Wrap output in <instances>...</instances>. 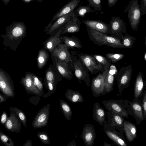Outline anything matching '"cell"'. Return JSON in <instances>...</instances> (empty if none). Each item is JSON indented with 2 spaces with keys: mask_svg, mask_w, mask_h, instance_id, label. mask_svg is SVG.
Instances as JSON below:
<instances>
[{
  "mask_svg": "<svg viewBox=\"0 0 146 146\" xmlns=\"http://www.w3.org/2000/svg\"><path fill=\"white\" fill-rule=\"evenodd\" d=\"M27 28L23 22L15 21L6 28L5 33L1 34V37L3 38L2 43L10 49L16 51L19 45L26 35Z\"/></svg>",
  "mask_w": 146,
  "mask_h": 146,
  "instance_id": "obj_1",
  "label": "cell"
},
{
  "mask_svg": "<svg viewBox=\"0 0 146 146\" xmlns=\"http://www.w3.org/2000/svg\"><path fill=\"white\" fill-rule=\"evenodd\" d=\"M89 37L94 43L99 46H106L112 48H124L120 39L96 30L86 26Z\"/></svg>",
  "mask_w": 146,
  "mask_h": 146,
  "instance_id": "obj_2",
  "label": "cell"
},
{
  "mask_svg": "<svg viewBox=\"0 0 146 146\" xmlns=\"http://www.w3.org/2000/svg\"><path fill=\"white\" fill-rule=\"evenodd\" d=\"M128 12V18L130 26L134 31L137 30L142 15L138 0H131L125 7L124 12Z\"/></svg>",
  "mask_w": 146,
  "mask_h": 146,
  "instance_id": "obj_3",
  "label": "cell"
},
{
  "mask_svg": "<svg viewBox=\"0 0 146 146\" xmlns=\"http://www.w3.org/2000/svg\"><path fill=\"white\" fill-rule=\"evenodd\" d=\"M75 75L80 82L83 81L86 85L90 86V78L89 70L76 56L71 55Z\"/></svg>",
  "mask_w": 146,
  "mask_h": 146,
  "instance_id": "obj_4",
  "label": "cell"
},
{
  "mask_svg": "<svg viewBox=\"0 0 146 146\" xmlns=\"http://www.w3.org/2000/svg\"><path fill=\"white\" fill-rule=\"evenodd\" d=\"M133 70L131 65L129 64L126 66L121 67L116 74V80L120 94L129 86Z\"/></svg>",
  "mask_w": 146,
  "mask_h": 146,
  "instance_id": "obj_5",
  "label": "cell"
},
{
  "mask_svg": "<svg viewBox=\"0 0 146 146\" xmlns=\"http://www.w3.org/2000/svg\"><path fill=\"white\" fill-rule=\"evenodd\" d=\"M110 66L104 67L103 72L99 73L92 80L91 89L93 96L94 97L100 96L106 94L104 82L106 76L109 70Z\"/></svg>",
  "mask_w": 146,
  "mask_h": 146,
  "instance_id": "obj_6",
  "label": "cell"
},
{
  "mask_svg": "<svg viewBox=\"0 0 146 146\" xmlns=\"http://www.w3.org/2000/svg\"><path fill=\"white\" fill-rule=\"evenodd\" d=\"M108 25V34L121 40L123 34L127 33L123 21L119 17L112 16Z\"/></svg>",
  "mask_w": 146,
  "mask_h": 146,
  "instance_id": "obj_7",
  "label": "cell"
},
{
  "mask_svg": "<svg viewBox=\"0 0 146 146\" xmlns=\"http://www.w3.org/2000/svg\"><path fill=\"white\" fill-rule=\"evenodd\" d=\"M0 89L1 92L9 98L15 96L14 83L9 74L0 68Z\"/></svg>",
  "mask_w": 146,
  "mask_h": 146,
  "instance_id": "obj_8",
  "label": "cell"
},
{
  "mask_svg": "<svg viewBox=\"0 0 146 146\" xmlns=\"http://www.w3.org/2000/svg\"><path fill=\"white\" fill-rule=\"evenodd\" d=\"M78 57L92 74H95L100 72H103L104 71V67L97 61L92 55L79 53Z\"/></svg>",
  "mask_w": 146,
  "mask_h": 146,
  "instance_id": "obj_9",
  "label": "cell"
},
{
  "mask_svg": "<svg viewBox=\"0 0 146 146\" xmlns=\"http://www.w3.org/2000/svg\"><path fill=\"white\" fill-rule=\"evenodd\" d=\"M52 60L54 67L63 78L70 80L73 77L72 70H74L73 66L63 61L58 60L51 55Z\"/></svg>",
  "mask_w": 146,
  "mask_h": 146,
  "instance_id": "obj_10",
  "label": "cell"
},
{
  "mask_svg": "<svg viewBox=\"0 0 146 146\" xmlns=\"http://www.w3.org/2000/svg\"><path fill=\"white\" fill-rule=\"evenodd\" d=\"M50 105L46 104L38 111L32 122V126L34 129L46 126L48 123L50 113Z\"/></svg>",
  "mask_w": 146,
  "mask_h": 146,
  "instance_id": "obj_11",
  "label": "cell"
},
{
  "mask_svg": "<svg viewBox=\"0 0 146 146\" xmlns=\"http://www.w3.org/2000/svg\"><path fill=\"white\" fill-rule=\"evenodd\" d=\"M103 129L108 137L117 145L127 146L125 140L120 132L117 131L115 128L109 125L106 120L103 126Z\"/></svg>",
  "mask_w": 146,
  "mask_h": 146,
  "instance_id": "obj_12",
  "label": "cell"
},
{
  "mask_svg": "<svg viewBox=\"0 0 146 146\" xmlns=\"http://www.w3.org/2000/svg\"><path fill=\"white\" fill-rule=\"evenodd\" d=\"M102 102L108 111L113 112L124 117H128V114L122 106L121 100H104Z\"/></svg>",
  "mask_w": 146,
  "mask_h": 146,
  "instance_id": "obj_13",
  "label": "cell"
},
{
  "mask_svg": "<svg viewBox=\"0 0 146 146\" xmlns=\"http://www.w3.org/2000/svg\"><path fill=\"white\" fill-rule=\"evenodd\" d=\"M20 84L24 87L27 94H34L40 97L43 95L34 85L32 73L26 72L25 76L22 77Z\"/></svg>",
  "mask_w": 146,
  "mask_h": 146,
  "instance_id": "obj_14",
  "label": "cell"
},
{
  "mask_svg": "<svg viewBox=\"0 0 146 146\" xmlns=\"http://www.w3.org/2000/svg\"><path fill=\"white\" fill-rule=\"evenodd\" d=\"M68 49L64 44L61 43L55 48L51 55L59 60L66 62L73 66L71 55Z\"/></svg>",
  "mask_w": 146,
  "mask_h": 146,
  "instance_id": "obj_15",
  "label": "cell"
},
{
  "mask_svg": "<svg viewBox=\"0 0 146 146\" xmlns=\"http://www.w3.org/2000/svg\"><path fill=\"white\" fill-rule=\"evenodd\" d=\"M94 127L92 124H87L82 129L81 137L85 145L87 146H92L96 137Z\"/></svg>",
  "mask_w": 146,
  "mask_h": 146,
  "instance_id": "obj_16",
  "label": "cell"
},
{
  "mask_svg": "<svg viewBox=\"0 0 146 146\" xmlns=\"http://www.w3.org/2000/svg\"><path fill=\"white\" fill-rule=\"evenodd\" d=\"M63 28L55 34L54 35L53 33L42 44L43 45L42 48L47 50L51 54L55 48L61 44V41L60 37Z\"/></svg>",
  "mask_w": 146,
  "mask_h": 146,
  "instance_id": "obj_17",
  "label": "cell"
},
{
  "mask_svg": "<svg viewBox=\"0 0 146 146\" xmlns=\"http://www.w3.org/2000/svg\"><path fill=\"white\" fill-rule=\"evenodd\" d=\"M22 123L21 119L16 114L10 113L4 126L5 129L9 131L19 133L21 131Z\"/></svg>",
  "mask_w": 146,
  "mask_h": 146,
  "instance_id": "obj_18",
  "label": "cell"
},
{
  "mask_svg": "<svg viewBox=\"0 0 146 146\" xmlns=\"http://www.w3.org/2000/svg\"><path fill=\"white\" fill-rule=\"evenodd\" d=\"M62 77L53 65L50 64L45 71L43 84L49 83L56 86L58 82L62 81Z\"/></svg>",
  "mask_w": 146,
  "mask_h": 146,
  "instance_id": "obj_19",
  "label": "cell"
},
{
  "mask_svg": "<svg viewBox=\"0 0 146 146\" xmlns=\"http://www.w3.org/2000/svg\"><path fill=\"white\" fill-rule=\"evenodd\" d=\"M81 21L74 15H72L70 19L63 27L61 35L68 33L78 32L80 30Z\"/></svg>",
  "mask_w": 146,
  "mask_h": 146,
  "instance_id": "obj_20",
  "label": "cell"
},
{
  "mask_svg": "<svg viewBox=\"0 0 146 146\" xmlns=\"http://www.w3.org/2000/svg\"><path fill=\"white\" fill-rule=\"evenodd\" d=\"M108 123L122 132L123 130V119L120 115L112 112H106Z\"/></svg>",
  "mask_w": 146,
  "mask_h": 146,
  "instance_id": "obj_21",
  "label": "cell"
},
{
  "mask_svg": "<svg viewBox=\"0 0 146 146\" xmlns=\"http://www.w3.org/2000/svg\"><path fill=\"white\" fill-rule=\"evenodd\" d=\"M86 26L99 32L108 35V24L102 21L98 20H84L82 21Z\"/></svg>",
  "mask_w": 146,
  "mask_h": 146,
  "instance_id": "obj_22",
  "label": "cell"
},
{
  "mask_svg": "<svg viewBox=\"0 0 146 146\" xmlns=\"http://www.w3.org/2000/svg\"><path fill=\"white\" fill-rule=\"evenodd\" d=\"M80 0H71L65 5L52 17L54 21L58 18L71 12L75 9L79 5Z\"/></svg>",
  "mask_w": 146,
  "mask_h": 146,
  "instance_id": "obj_23",
  "label": "cell"
},
{
  "mask_svg": "<svg viewBox=\"0 0 146 146\" xmlns=\"http://www.w3.org/2000/svg\"><path fill=\"white\" fill-rule=\"evenodd\" d=\"M107 114L100 104L96 102L94 105L92 117L100 125L103 126L106 121Z\"/></svg>",
  "mask_w": 146,
  "mask_h": 146,
  "instance_id": "obj_24",
  "label": "cell"
},
{
  "mask_svg": "<svg viewBox=\"0 0 146 146\" xmlns=\"http://www.w3.org/2000/svg\"><path fill=\"white\" fill-rule=\"evenodd\" d=\"M71 12L58 18L54 23L49 29L46 33L47 34L51 35L58 28L65 24H66L70 20L71 16L74 15Z\"/></svg>",
  "mask_w": 146,
  "mask_h": 146,
  "instance_id": "obj_25",
  "label": "cell"
},
{
  "mask_svg": "<svg viewBox=\"0 0 146 146\" xmlns=\"http://www.w3.org/2000/svg\"><path fill=\"white\" fill-rule=\"evenodd\" d=\"M146 84V81L144 80L141 71L139 72L136 78L134 84V96L135 98L140 97Z\"/></svg>",
  "mask_w": 146,
  "mask_h": 146,
  "instance_id": "obj_26",
  "label": "cell"
},
{
  "mask_svg": "<svg viewBox=\"0 0 146 146\" xmlns=\"http://www.w3.org/2000/svg\"><path fill=\"white\" fill-rule=\"evenodd\" d=\"M123 130L129 142H132L137 137V128L133 123L127 121L123 122Z\"/></svg>",
  "mask_w": 146,
  "mask_h": 146,
  "instance_id": "obj_27",
  "label": "cell"
},
{
  "mask_svg": "<svg viewBox=\"0 0 146 146\" xmlns=\"http://www.w3.org/2000/svg\"><path fill=\"white\" fill-rule=\"evenodd\" d=\"M115 67L113 69L110 67L106 76L104 82L106 93L110 92L113 89L114 81V74L116 73V69Z\"/></svg>",
  "mask_w": 146,
  "mask_h": 146,
  "instance_id": "obj_28",
  "label": "cell"
},
{
  "mask_svg": "<svg viewBox=\"0 0 146 146\" xmlns=\"http://www.w3.org/2000/svg\"><path fill=\"white\" fill-rule=\"evenodd\" d=\"M61 40L64 41V44L69 48H76L80 49L82 45L79 39L75 36L69 37L65 35L60 36Z\"/></svg>",
  "mask_w": 146,
  "mask_h": 146,
  "instance_id": "obj_29",
  "label": "cell"
},
{
  "mask_svg": "<svg viewBox=\"0 0 146 146\" xmlns=\"http://www.w3.org/2000/svg\"><path fill=\"white\" fill-rule=\"evenodd\" d=\"M65 96L69 101L73 103H82L84 100L78 91H74L70 89H66Z\"/></svg>",
  "mask_w": 146,
  "mask_h": 146,
  "instance_id": "obj_30",
  "label": "cell"
},
{
  "mask_svg": "<svg viewBox=\"0 0 146 146\" xmlns=\"http://www.w3.org/2000/svg\"><path fill=\"white\" fill-rule=\"evenodd\" d=\"M48 51L42 48L39 50L37 58V64L39 69H41L46 65L50 56Z\"/></svg>",
  "mask_w": 146,
  "mask_h": 146,
  "instance_id": "obj_31",
  "label": "cell"
},
{
  "mask_svg": "<svg viewBox=\"0 0 146 146\" xmlns=\"http://www.w3.org/2000/svg\"><path fill=\"white\" fill-rule=\"evenodd\" d=\"M130 104L133 113L137 119L140 121L144 119L143 114L142 107L141 104L135 101L130 102Z\"/></svg>",
  "mask_w": 146,
  "mask_h": 146,
  "instance_id": "obj_32",
  "label": "cell"
},
{
  "mask_svg": "<svg viewBox=\"0 0 146 146\" xmlns=\"http://www.w3.org/2000/svg\"><path fill=\"white\" fill-rule=\"evenodd\" d=\"M60 108L66 119L70 120L72 115V112L69 105L64 100L60 99L59 101Z\"/></svg>",
  "mask_w": 146,
  "mask_h": 146,
  "instance_id": "obj_33",
  "label": "cell"
},
{
  "mask_svg": "<svg viewBox=\"0 0 146 146\" xmlns=\"http://www.w3.org/2000/svg\"><path fill=\"white\" fill-rule=\"evenodd\" d=\"M82 3L78 7V8L73 11L74 15L76 17H84L86 14L90 12H94L95 11L92 9L89 5L82 6Z\"/></svg>",
  "mask_w": 146,
  "mask_h": 146,
  "instance_id": "obj_34",
  "label": "cell"
},
{
  "mask_svg": "<svg viewBox=\"0 0 146 146\" xmlns=\"http://www.w3.org/2000/svg\"><path fill=\"white\" fill-rule=\"evenodd\" d=\"M136 40L135 37L127 33L123 36L121 41L125 48L130 49L133 46Z\"/></svg>",
  "mask_w": 146,
  "mask_h": 146,
  "instance_id": "obj_35",
  "label": "cell"
},
{
  "mask_svg": "<svg viewBox=\"0 0 146 146\" xmlns=\"http://www.w3.org/2000/svg\"><path fill=\"white\" fill-rule=\"evenodd\" d=\"M9 110L11 113H15L19 116L23 125L27 128V117L23 111L16 107H10Z\"/></svg>",
  "mask_w": 146,
  "mask_h": 146,
  "instance_id": "obj_36",
  "label": "cell"
},
{
  "mask_svg": "<svg viewBox=\"0 0 146 146\" xmlns=\"http://www.w3.org/2000/svg\"><path fill=\"white\" fill-rule=\"evenodd\" d=\"M32 76L34 85L44 95V92L42 81V78L38 77L32 73Z\"/></svg>",
  "mask_w": 146,
  "mask_h": 146,
  "instance_id": "obj_37",
  "label": "cell"
},
{
  "mask_svg": "<svg viewBox=\"0 0 146 146\" xmlns=\"http://www.w3.org/2000/svg\"><path fill=\"white\" fill-rule=\"evenodd\" d=\"M92 56L95 58L97 61L102 65L104 67L107 66H110L111 61L110 59L103 56L93 54Z\"/></svg>",
  "mask_w": 146,
  "mask_h": 146,
  "instance_id": "obj_38",
  "label": "cell"
},
{
  "mask_svg": "<svg viewBox=\"0 0 146 146\" xmlns=\"http://www.w3.org/2000/svg\"><path fill=\"white\" fill-rule=\"evenodd\" d=\"M0 138L1 142L6 146H14V143L12 139L7 135L0 131Z\"/></svg>",
  "mask_w": 146,
  "mask_h": 146,
  "instance_id": "obj_39",
  "label": "cell"
},
{
  "mask_svg": "<svg viewBox=\"0 0 146 146\" xmlns=\"http://www.w3.org/2000/svg\"><path fill=\"white\" fill-rule=\"evenodd\" d=\"M124 55L119 53H108L106 54V57L110 59L112 63H115L121 59Z\"/></svg>",
  "mask_w": 146,
  "mask_h": 146,
  "instance_id": "obj_40",
  "label": "cell"
},
{
  "mask_svg": "<svg viewBox=\"0 0 146 146\" xmlns=\"http://www.w3.org/2000/svg\"><path fill=\"white\" fill-rule=\"evenodd\" d=\"M89 2L88 5L93 7L95 11H100L102 14L101 11L102 6L101 0H87Z\"/></svg>",
  "mask_w": 146,
  "mask_h": 146,
  "instance_id": "obj_41",
  "label": "cell"
},
{
  "mask_svg": "<svg viewBox=\"0 0 146 146\" xmlns=\"http://www.w3.org/2000/svg\"><path fill=\"white\" fill-rule=\"evenodd\" d=\"M36 135L40 140L44 144L49 145L50 143V140L48 134L44 131H39Z\"/></svg>",
  "mask_w": 146,
  "mask_h": 146,
  "instance_id": "obj_42",
  "label": "cell"
},
{
  "mask_svg": "<svg viewBox=\"0 0 146 146\" xmlns=\"http://www.w3.org/2000/svg\"><path fill=\"white\" fill-rule=\"evenodd\" d=\"M145 90L142 98V107L143 110L144 119H146V84Z\"/></svg>",
  "mask_w": 146,
  "mask_h": 146,
  "instance_id": "obj_43",
  "label": "cell"
},
{
  "mask_svg": "<svg viewBox=\"0 0 146 146\" xmlns=\"http://www.w3.org/2000/svg\"><path fill=\"white\" fill-rule=\"evenodd\" d=\"M140 10L143 15L146 14V0H141L140 5Z\"/></svg>",
  "mask_w": 146,
  "mask_h": 146,
  "instance_id": "obj_44",
  "label": "cell"
},
{
  "mask_svg": "<svg viewBox=\"0 0 146 146\" xmlns=\"http://www.w3.org/2000/svg\"><path fill=\"white\" fill-rule=\"evenodd\" d=\"M8 116L6 112L4 111L1 114V123L2 125H5L8 118Z\"/></svg>",
  "mask_w": 146,
  "mask_h": 146,
  "instance_id": "obj_45",
  "label": "cell"
},
{
  "mask_svg": "<svg viewBox=\"0 0 146 146\" xmlns=\"http://www.w3.org/2000/svg\"><path fill=\"white\" fill-rule=\"evenodd\" d=\"M9 97L5 94H0V103L5 102Z\"/></svg>",
  "mask_w": 146,
  "mask_h": 146,
  "instance_id": "obj_46",
  "label": "cell"
},
{
  "mask_svg": "<svg viewBox=\"0 0 146 146\" xmlns=\"http://www.w3.org/2000/svg\"><path fill=\"white\" fill-rule=\"evenodd\" d=\"M118 0H108V7L110 8L114 6Z\"/></svg>",
  "mask_w": 146,
  "mask_h": 146,
  "instance_id": "obj_47",
  "label": "cell"
},
{
  "mask_svg": "<svg viewBox=\"0 0 146 146\" xmlns=\"http://www.w3.org/2000/svg\"><path fill=\"white\" fill-rule=\"evenodd\" d=\"M32 145V142L31 140L29 139L23 145V146H31Z\"/></svg>",
  "mask_w": 146,
  "mask_h": 146,
  "instance_id": "obj_48",
  "label": "cell"
},
{
  "mask_svg": "<svg viewBox=\"0 0 146 146\" xmlns=\"http://www.w3.org/2000/svg\"><path fill=\"white\" fill-rule=\"evenodd\" d=\"M24 2L27 3H30V2L33 1H34L35 0L37 1L38 2L41 3L42 1V0H21Z\"/></svg>",
  "mask_w": 146,
  "mask_h": 146,
  "instance_id": "obj_49",
  "label": "cell"
},
{
  "mask_svg": "<svg viewBox=\"0 0 146 146\" xmlns=\"http://www.w3.org/2000/svg\"><path fill=\"white\" fill-rule=\"evenodd\" d=\"M67 146H76V145L74 140L73 139L70 142Z\"/></svg>",
  "mask_w": 146,
  "mask_h": 146,
  "instance_id": "obj_50",
  "label": "cell"
},
{
  "mask_svg": "<svg viewBox=\"0 0 146 146\" xmlns=\"http://www.w3.org/2000/svg\"><path fill=\"white\" fill-rule=\"evenodd\" d=\"M3 2L6 5H7L10 2L11 0H2Z\"/></svg>",
  "mask_w": 146,
  "mask_h": 146,
  "instance_id": "obj_51",
  "label": "cell"
},
{
  "mask_svg": "<svg viewBox=\"0 0 146 146\" xmlns=\"http://www.w3.org/2000/svg\"><path fill=\"white\" fill-rule=\"evenodd\" d=\"M104 146H111V145L110 144L108 143L105 142H104Z\"/></svg>",
  "mask_w": 146,
  "mask_h": 146,
  "instance_id": "obj_52",
  "label": "cell"
},
{
  "mask_svg": "<svg viewBox=\"0 0 146 146\" xmlns=\"http://www.w3.org/2000/svg\"><path fill=\"white\" fill-rule=\"evenodd\" d=\"M144 58L145 61H146V52L144 54Z\"/></svg>",
  "mask_w": 146,
  "mask_h": 146,
  "instance_id": "obj_53",
  "label": "cell"
},
{
  "mask_svg": "<svg viewBox=\"0 0 146 146\" xmlns=\"http://www.w3.org/2000/svg\"><path fill=\"white\" fill-rule=\"evenodd\" d=\"M145 46L146 47V35H145Z\"/></svg>",
  "mask_w": 146,
  "mask_h": 146,
  "instance_id": "obj_54",
  "label": "cell"
}]
</instances>
